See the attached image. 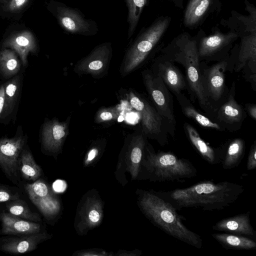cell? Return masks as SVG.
Returning <instances> with one entry per match:
<instances>
[{"instance_id":"cell-40","label":"cell","mask_w":256,"mask_h":256,"mask_svg":"<svg viewBox=\"0 0 256 256\" xmlns=\"http://www.w3.org/2000/svg\"><path fill=\"white\" fill-rule=\"evenodd\" d=\"M4 107V84L0 86V118L2 116Z\"/></svg>"},{"instance_id":"cell-15","label":"cell","mask_w":256,"mask_h":256,"mask_svg":"<svg viewBox=\"0 0 256 256\" xmlns=\"http://www.w3.org/2000/svg\"><path fill=\"white\" fill-rule=\"evenodd\" d=\"M152 71L160 77L164 84L174 94L188 90V84L181 71L174 63L160 54L156 60Z\"/></svg>"},{"instance_id":"cell-12","label":"cell","mask_w":256,"mask_h":256,"mask_svg":"<svg viewBox=\"0 0 256 256\" xmlns=\"http://www.w3.org/2000/svg\"><path fill=\"white\" fill-rule=\"evenodd\" d=\"M103 217V204L100 197L91 192L84 196L78 208L75 228L81 234L98 226Z\"/></svg>"},{"instance_id":"cell-13","label":"cell","mask_w":256,"mask_h":256,"mask_svg":"<svg viewBox=\"0 0 256 256\" xmlns=\"http://www.w3.org/2000/svg\"><path fill=\"white\" fill-rule=\"evenodd\" d=\"M54 12L60 25L70 34L90 36L97 32L94 22L85 18L77 9L56 2Z\"/></svg>"},{"instance_id":"cell-19","label":"cell","mask_w":256,"mask_h":256,"mask_svg":"<svg viewBox=\"0 0 256 256\" xmlns=\"http://www.w3.org/2000/svg\"><path fill=\"white\" fill-rule=\"evenodd\" d=\"M66 128L62 124L52 121L46 123L42 132V148L44 153L52 155L58 152L66 136Z\"/></svg>"},{"instance_id":"cell-9","label":"cell","mask_w":256,"mask_h":256,"mask_svg":"<svg viewBox=\"0 0 256 256\" xmlns=\"http://www.w3.org/2000/svg\"><path fill=\"white\" fill-rule=\"evenodd\" d=\"M27 141V136L22 134L10 138H0V169L6 178L18 188L21 184L18 160Z\"/></svg>"},{"instance_id":"cell-3","label":"cell","mask_w":256,"mask_h":256,"mask_svg":"<svg viewBox=\"0 0 256 256\" xmlns=\"http://www.w3.org/2000/svg\"><path fill=\"white\" fill-rule=\"evenodd\" d=\"M161 54L184 68L191 100L194 102L196 100L202 110L212 120L213 112L201 84L196 38H191L188 34L180 36L162 50Z\"/></svg>"},{"instance_id":"cell-1","label":"cell","mask_w":256,"mask_h":256,"mask_svg":"<svg viewBox=\"0 0 256 256\" xmlns=\"http://www.w3.org/2000/svg\"><path fill=\"white\" fill-rule=\"evenodd\" d=\"M244 191V186L238 184L204 180L186 188L155 192L176 210L196 208L213 211L228 207Z\"/></svg>"},{"instance_id":"cell-29","label":"cell","mask_w":256,"mask_h":256,"mask_svg":"<svg viewBox=\"0 0 256 256\" xmlns=\"http://www.w3.org/2000/svg\"><path fill=\"white\" fill-rule=\"evenodd\" d=\"M7 212L22 219L36 222H40L42 220L40 214L32 211L27 203L18 198L5 202Z\"/></svg>"},{"instance_id":"cell-11","label":"cell","mask_w":256,"mask_h":256,"mask_svg":"<svg viewBox=\"0 0 256 256\" xmlns=\"http://www.w3.org/2000/svg\"><path fill=\"white\" fill-rule=\"evenodd\" d=\"M242 70L246 76L256 74V32L243 36L240 46L229 55L227 70Z\"/></svg>"},{"instance_id":"cell-38","label":"cell","mask_w":256,"mask_h":256,"mask_svg":"<svg viewBox=\"0 0 256 256\" xmlns=\"http://www.w3.org/2000/svg\"><path fill=\"white\" fill-rule=\"evenodd\" d=\"M98 154V150L96 148L91 150L87 155V157L85 160L84 164L86 165L90 164L94 160L97 156Z\"/></svg>"},{"instance_id":"cell-42","label":"cell","mask_w":256,"mask_h":256,"mask_svg":"<svg viewBox=\"0 0 256 256\" xmlns=\"http://www.w3.org/2000/svg\"><path fill=\"white\" fill-rule=\"evenodd\" d=\"M141 252L138 250H136L132 252H128L122 250L121 252L120 251L117 254L118 256H138L140 254Z\"/></svg>"},{"instance_id":"cell-26","label":"cell","mask_w":256,"mask_h":256,"mask_svg":"<svg viewBox=\"0 0 256 256\" xmlns=\"http://www.w3.org/2000/svg\"><path fill=\"white\" fill-rule=\"evenodd\" d=\"M212 236L226 249H256V242L252 238L246 236L224 232L214 234Z\"/></svg>"},{"instance_id":"cell-16","label":"cell","mask_w":256,"mask_h":256,"mask_svg":"<svg viewBox=\"0 0 256 256\" xmlns=\"http://www.w3.org/2000/svg\"><path fill=\"white\" fill-rule=\"evenodd\" d=\"M0 236L26 234L43 231L40 222L28 221L6 212L0 214Z\"/></svg>"},{"instance_id":"cell-24","label":"cell","mask_w":256,"mask_h":256,"mask_svg":"<svg viewBox=\"0 0 256 256\" xmlns=\"http://www.w3.org/2000/svg\"><path fill=\"white\" fill-rule=\"evenodd\" d=\"M184 114L187 118H192L199 125L206 128L214 129L219 131H224L225 129L209 118L200 114L186 96L181 92L175 95Z\"/></svg>"},{"instance_id":"cell-18","label":"cell","mask_w":256,"mask_h":256,"mask_svg":"<svg viewBox=\"0 0 256 256\" xmlns=\"http://www.w3.org/2000/svg\"><path fill=\"white\" fill-rule=\"evenodd\" d=\"M2 46L4 48L14 50L19 56L24 66L27 65L29 54L35 53L37 50L35 38L28 30H24L12 34L5 40Z\"/></svg>"},{"instance_id":"cell-33","label":"cell","mask_w":256,"mask_h":256,"mask_svg":"<svg viewBox=\"0 0 256 256\" xmlns=\"http://www.w3.org/2000/svg\"><path fill=\"white\" fill-rule=\"evenodd\" d=\"M20 188L0 184V204L20 198Z\"/></svg>"},{"instance_id":"cell-34","label":"cell","mask_w":256,"mask_h":256,"mask_svg":"<svg viewBox=\"0 0 256 256\" xmlns=\"http://www.w3.org/2000/svg\"><path fill=\"white\" fill-rule=\"evenodd\" d=\"M256 168V141L254 140L251 146L249 152L247 162L246 168L248 170L255 169Z\"/></svg>"},{"instance_id":"cell-36","label":"cell","mask_w":256,"mask_h":256,"mask_svg":"<svg viewBox=\"0 0 256 256\" xmlns=\"http://www.w3.org/2000/svg\"><path fill=\"white\" fill-rule=\"evenodd\" d=\"M74 255L79 256H111L112 254H108L106 252L97 248L88 249L82 250L76 252Z\"/></svg>"},{"instance_id":"cell-25","label":"cell","mask_w":256,"mask_h":256,"mask_svg":"<svg viewBox=\"0 0 256 256\" xmlns=\"http://www.w3.org/2000/svg\"><path fill=\"white\" fill-rule=\"evenodd\" d=\"M18 166L20 176L25 180L33 182L42 176V170L26 146L20 154Z\"/></svg>"},{"instance_id":"cell-35","label":"cell","mask_w":256,"mask_h":256,"mask_svg":"<svg viewBox=\"0 0 256 256\" xmlns=\"http://www.w3.org/2000/svg\"><path fill=\"white\" fill-rule=\"evenodd\" d=\"M29 0H10L6 4V9L10 12H16L22 10Z\"/></svg>"},{"instance_id":"cell-43","label":"cell","mask_w":256,"mask_h":256,"mask_svg":"<svg viewBox=\"0 0 256 256\" xmlns=\"http://www.w3.org/2000/svg\"><path fill=\"white\" fill-rule=\"evenodd\" d=\"M100 118L104 120H110L112 118V114L109 112H104L100 115Z\"/></svg>"},{"instance_id":"cell-2","label":"cell","mask_w":256,"mask_h":256,"mask_svg":"<svg viewBox=\"0 0 256 256\" xmlns=\"http://www.w3.org/2000/svg\"><path fill=\"white\" fill-rule=\"evenodd\" d=\"M138 204L146 216L164 232L196 248H202L200 236L187 228L182 222L184 218L155 192L140 190Z\"/></svg>"},{"instance_id":"cell-31","label":"cell","mask_w":256,"mask_h":256,"mask_svg":"<svg viewBox=\"0 0 256 256\" xmlns=\"http://www.w3.org/2000/svg\"><path fill=\"white\" fill-rule=\"evenodd\" d=\"M148 0H126L128 8V36L130 38L135 32L144 7Z\"/></svg>"},{"instance_id":"cell-22","label":"cell","mask_w":256,"mask_h":256,"mask_svg":"<svg viewBox=\"0 0 256 256\" xmlns=\"http://www.w3.org/2000/svg\"><path fill=\"white\" fill-rule=\"evenodd\" d=\"M215 2L216 0H190L184 14V25L193 28L199 24L212 10Z\"/></svg>"},{"instance_id":"cell-23","label":"cell","mask_w":256,"mask_h":256,"mask_svg":"<svg viewBox=\"0 0 256 256\" xmlns=\"http://www.w3.org/2000/svg\"><path fill=\"white\" fill-rule=\"evenodd\" d=\"M146 142L142 136L135 138L132 141L126 159V169L130 174L132 180L137 178L140 172Z\"/></svg>"},{"instance_id":"cell-37","label":"cell","mask_w":256,"mask_h":256,"mask_svg":"<svg viewBox=\"0 0 256 256\" xmlns=\"http://www.w3.org/2000/svg\"><path fill=\"white\" fill-rule=\"evenodd\" d=\"M245 110L247 112L250 116L256 120V104H254L247 103L245 104Z\"/></svg>"},{"instance_id":"cell-5","label":"cell","mask_w":256,"mask_h":256,"mask_svg":"<svg viewBox=\"0 0 256 256\" xmlns=\"http://www.w3.org/2000/svg\"><path fill=\"white\" fill-rule=\"evenodd\" d=\"M170 22L168 16L159 18L140 32L126 54L125 72L132 70L144 60L162 37Z\"/></svg>"},{"instance_id":"cell-32","label":"cell","mask_w":256,"mask_h":256,"mask_svg":"<svg viewBox=\"0 0 256 256\" xmlns=\"http://www.w3.org/2000/svg\"><path fill=\"white\" fill-rule=\"evenodd\" d=\"M24 190L30 200L45 196L52 193L48 184L40 178L25 184Z\"/></svg>"},{"instance_id":"cell-6","label":"cell","mask_w":256,"mask_h":256,"mask_svg":"<svg viewBox=\"0 0 256 256\" xmlns=\"http://www.w3.org/2000/svg\"><path fill=\"white\" fill-rule=\"evenodd\" d=\"M228 56L212 65H208V62H200V63L202 88L213 112V116L215 110L224 100L228 92L229 89L227 88L225 82V72L227 71Z\"/></svg>"},{"instance_id":"cell-44","label":"cell","mask_w":256,"mask_h":256,"mask_svg":"<svg viewBox=\"0 0 256 256\" xmlns=\"http://www.w3.org/2000/svg\"><path fill=\"white\" fill-rule=\"evenodd\" d=\"M176 5L182 8V0H171Z\"/></svg>"},{"instance_id":"cell-10","label":"cell","mask_w":256,"mask_h":256,"mask_svg":"<svg viewBox=\"0 0 256 256\" xmlns=\"http://www.w3.org/2000/svg\"><path fill=\"white\" fill-rule=\"evenodd\" d=\"M234 82L222 104L214 112L212 120L229 132L238 130L246 117V112L236 100Z\"/></svg>"},{"instance_id":"cell-41","label":"cell","mask_w":256,"mask_h":256,"mask_svg":"<svg viewBox=\"0 0 256 256\" xmlns=\"http://www.w3.org/2000/svg\"><path fill=\"white\" fill-rule=\"evenodd\" d=\"M103 66L102 62L100 60H96L92 61L88 65V67L92 70H98L100 69Z\"/></svg>"},{"instance_id":"cell-27","label":"cell","mask_w":256,"mask_h":256,"mask_svg":"<svg viewBox=\"0 0 256 256\" xmlns=\"http://www.w3.org/2000/svg\"><path fill=\"white\" fill-rule=\"evenodd\" d=\"M21 82L20 77L18 76L4 84V107L1 118H6L12 112L20 95Z\"/></svg>"},{"instance_id":"cell-4","label":"cell","mask_w":256,"mask_h":256,"mask_svg":"<svg viewBox=\"0 0 256 256\" xmlns=\"http://www.w3.org/2000/svg\"><path fill=\"white\" fill-rule=\"evenodd\" d=\"M141 166L154 182H184L197 176L198 170L188 160L170 152H156L146 145Z\"/></svg>"},{"instance_id":"cell-39","label":"cell","mask_w":256,"mask_h":256,"mask_svg":"<svg viewBox=\"0 0 256 256\" xmlns=\"http://www.w3.org/2000/svg\"><path fill=\"white\" fill-rule=\"evenodd\" d=\"M54 189L55 191L61 192H64L66 186V183L64 181L62 180H57L54 184Z\"/></svg>"},{"instance_id":"cell-21","label":"cell","mask_w":256,"mask_h":256,"mask_svg":"<svg viewBox=\"0 0 256 256\" xmlns=\"http://www.w3.org/2000/svg\"><path fill=\"white\" fill-rule=\"evenodd\" d=\"M220 148V164L223 168L230 170L238 166L244 158L246 142L241 138H236L226 142Z\"/></svg>"},{"instance_id":"cell-7","label":"cell","mask_w":256,"mask_h":256,"mask_svg":"<svg viewBox=\"0 0 256 256\" xmlns=\"http://www.w3.org/2000/svg\"><path fill=\"white\" fill-rule=\"evenodd\" d=\"M144 78L146 86L158 114L175 132L176 120L174 114V101L170 90L158 74L145 72Z\"/></svg>"},{"instance_id":"cell-17","label":"cell","mask_w":256,"mask_h":256,"mask_svg":"<svg viewBox=\"0 0 256 256\" xmlns=\"http://www.w3.org/2000/svg\"><path fill=\"white\" fill-rule=\"evenodd\" d=\"M250 212L223 218L212 227V230L225 233L256 238V231L250 222Z\"/></svg>"},{"instance_id":"cell-45","label":"cell","mask_w":256,"mask_h":256,"mask_svg":"<svg viewBox=\"0 0 256 256\" xmlns=\"http://www.w3.org/2000/svg\"><path fill=\"white\" fill-rule=\"evenodd\" d=\"M124 120V117L122 116H120L118 118V122H122Z\"/></svg>"},{"instance_id":"cell-20","label":"cell","mask_w":256,"mask_h":256,"mask_svg":"<svg viewBox=\"0 0 256 256\" xmlns=\"http://www.w3.org/2000/svg\"><path fill=\"white\" fill-rule=\"evenodd\" d=\"M184 128L190 142L206 161L210 164H220V146L214 148L210 146L202 139L196 130L190 124L185 122Z\"/></svg>"},{"instance_id":"cell-28","label":"cell","mask_w":256,"mask_h":256,"mask_svg":"<svg viewBox=\"0 0 256 256\" xmlns=\"http://www.w3.org/2000/svg\"><path fill=\"white\" fill-rule=\"evenodd\" d=\"M30 201L47 220H52L55 218L60 210V200L52 192Z\"/></svg>"},{"instance_id":"cell-8","label":"cell","mask_w":256,"mask_h":256,"mask_svg":"<svg viewBox=\"0 0 256 256\" xmlns=\"http://www.w3.org/2000/svg\"><path fill=\"white\" fill-rule=\"evenodd\" d=\"M238 36L236 32L223 33L216 30L210 35L196 38L200 61L216 62L225 59Z\"/></svg>"},{"instance_id":"cell-14","label":"cell","mask_w":256,"mask_h":256,"mask_svg":"<svg viewBox=\"0 0 256 256\" xmlns=\"http://www.w3.org/2000/svg\"><path fill=\"white\" fill-rule=\"evenodd\" d=\"M51 235L46 231L20 234L0 236V250L10 254H20L32 252Z\"/></svg>"},{"instance_id":"cell-30","label":"cell","mask_w":256,"mask_h":256,"mask_svg":"<svg viewBox=\"0 0 256 256\" xmlns=\"http://www.w3.org/2000/svg\"><path fill=\"white\" fill-rule=\"evenodd\" d=\"M20 68V62L14 50L4 48L0 52V72L3 76L8 78L16 75Z\"/></svg>"}]
</instances>
